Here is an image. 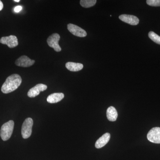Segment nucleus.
Returning a JSON list of instances; mask_svg holds the SVG:
<instances>
[{"mask_svg": "<svg viewBox=\"0 0 160 160\" xmlns=\"http://www.w3.org/2000/svg\"><path fill=\"white\" fill-rule=\"evenodd\" d=\"M147 137L149 142L160 144V127H154L150 129L147 134Z\"/></svg>", "mask_w": 160, "mask_h": 160, "instance_id": "5", "label": "nucleus"}, {"mask_svg": "<svg viewBox=\"0 0 160 160\" xmlns=\"http://www.w3.org/2000/svg\"><path fill=\"white\" fill-rule=\"evenodd\" d=\"M110 134L108 132L103 134L96 141L95 143V147L97 149H100L106 146L110 140Z\"/></svg>", "mask_w": 160, "mask_h": 160, "instance_id": "11", "label": "nucleus"}, {"mask_svg": "<svg viewBox=\"0 0 160 160\" xmlns=\"http://www.w3.org/2000/svg\"><path fill=\"white\" fill-rule=\"evenodd\" d=\"M119 18L124 22L132 26H136L139 22V20L137 17L130 15H121L119 17Z\"/></svg>", "mask_w": 160, "mask_h": 160, "instance_id": "10", "label": "nucleus"}, {"mask_svg": "<svg viewBox=\"0 0 160 160\" xmlns=\"http://www.w3.org/2000/svg\"><path fill=\"white\" fill-rule=\"evenodd\" d=\"M3 4L2 1H0V11L2 10L3 8Z\"/></svg>", "mask_w": 160, "mask_h": 160, "instance_id": "19", "label": "nucleus"}, {"mask_svg": "<svg viewBox=\"0 0 160 160\" xmlns=\"http://www.w3.org/2000/svg\"><path fill=\"white\" fill-rule=\"evenodd\" d=\"M148 36H149V38L152 40L153 42L160 45V36H159L157 34L152 31L149 32Z\"/></svg>", "mask_w": 160, "mask_h": 160, "instance_id": "16", "label": "nucleus"}, {"mask_svg": "<svg viewBox=\"0 0 160 160\" xmlns=\"http://www.w3.org/2000/svg\"><path fill=\"white\" fill-rule=\"evenodd\" d=\"M60 39L59 35L58 33H55L50 36L47 40L48 46L49 47L53 48L55 51L58 52L62 50V49L58 44Z\"/></svg>", "mask_w": 160, "mask_h": 160, "instance_id": "4", "label": "nucleus"}, {"mask_svg": "<svg viewBox=\"0 0 160 160\" xmlns=\"http://www.w3.org/2000/svg\"><path fill=\"white\" fill-rule=\"evenodd\" d=\"M22 9V7L21 6H16L14 9V11L15 12H19Z\"/></svg>", "mask_w": 160, "mask_h": 160, "instance_id": "18", "label": "nucleus"}, {"mask_svg": "<svg viewBox=\"0 0 160 160\" xmlns=\"http://www.w3.org/2000/svg\"><path fill=\"white\" fill-rule=\"evenodd\" d=\"M33 123V120L31 118H27L24 121L22 128V135L23 138L27 139L30 137L32 132Z\"/></svg>", "mask_w": 160, "mask_h": 160, "instance_id": "3", "label": "nucleus"}, {"mask_svg": "<svg viewBox=\"0 0 160 160\" xmlns=\"http://www.w3.org/2000/svg\"><path fill=\"white\" fill-rule=\"evenodd\" d=\"M35 61L31 60L26 56H22L16 61L15 64L18 66L22 67H30L33 65Z\"/></svg>", "mask_w": 160, "mask_h": 160, "instance_id": "8", "label": "nucleus"}, {"mask_svg": "<svg viewBox=\"0 0 160 160\" xmlns=\"http://www.w3.org/2000/svg\"><path fill=\"white\" fill-rule=\"evenodd\" d=\"M22 82V78L19 75H11L7 78L2 86L1 90L3 93H10L17 89Z\"/></svg>", "mask_w": 160, "mask_h": 160, "instance_id": "1", "label": "nucleus"}, {"mask_svg": "<svg viewBox=\"0 0 160 160\" xmlns=\"http://www.w3.org/2000/svg\"><path fill=\"white\" fill-rule=\"evenodd\" d=\"M14 126V122L12 120H10L3 124L1 127L0 131V135L2 140L6 141L10 138L13 132Z\"/></svg>", "mask_w": 160, "mask_h": 160, "instance_id": "2", "label": "nucleus"}, {"mask_svg": "<svg viewBox=\"0 0 160 160\" xmlns=\"http://www.w3.org/2000/svg\"><path fill=\"white\" fill-rule=\"evenodd\" d=\"M67 28L70 32L76 36L84 38L87 35V32L84 29L72 24H69L67 25Z\"/></svg>", "mask_w": 160, "mask_h": 160, "instance_id": "6", "label": "nucleus"}, {"mask_svg": "<svg viewBox=\"0 0 160 160\" xmlns=\"http://www.w3.org/2000/svg\"><path fill=\"white\" fill-rule=\"evenodd\" d=\"M96 2V0H81L80 1V4L81 6L86 8H90L94 6Z\"/></svg>", "mask_w": 160, "mask_h": 160, "instance_id": "15", "label": "nucleus"}, {"mask_svg": "<svg viewBox=\"0 0 160 160\" xmlns=\"http://www.w3.org/2000/svg\"><path fill=\"white\" fill-rule=\"evenodd\" d=\"M66 67L69 71L77 72L83 69V65L81 63L68 62L66 63Z\"/></svg>", "mask_w": 160, "mask_h": 160, "instance_id": "14", "label": "nucleus"}, {"mask_svg": "<svg viewBox=\"0 0 160 160\" xmlns=\"http://www.w3.org/2000/svg\"><path fill=\"white\" fill-rule=\"evenodd\" d=\"M47 88V86L43 84H37L34 87L29 89L28 92V96L30 98H35L41 92L46 90Z\"/></svg>", "mask_w": 160, "mask_h": 160, "instance_id": "9", "label": "nucleus"}, {"mask_svg": "<svg viewBox=\"0 0 160 160\" xmlns=\"http://www.w3.org/2000/svg\"><path fill=\"white\" fill-rule=\"evenodd\" d=\"M14 2H20V0H14Z\"/></svg>", "mask_w": 160, "mask_h": 160, "instance_id": "20", "label": "nucleus"}, {"mask_svg": "<svg viewBox=\"0 0 160 160\" xmlns=\"http://www.w3.org/2000/svg\"><path fill=\"white\" fill-rule=\"evenodd\" d=\"M146 3L149 6L154 7L160 6V0H147Z\"/></svg>", "mask_w": 160, "mask_h": 160, "instance_id": "17", "label": "nucleus"}, {"mask_svg": "<svg viewBox=\"0 0 160 160\" xmlns=\"http://www.w3.org/2000/svg\"><path fill=\"white\" fill-rule=\"evenodd\" d=\"M106 115L108 119L110 122L116 121L118 117V112L113 106H110L106 111Z\"/></svg>", "mask_w": 160, "mask_h": 160, "instance_id": "13", "label": "nucleus"}, {"mask_svg": "<svg viewBox=\"0 0 160 160\" xmlns=\"http://www.w3.org/2000/svg\"><path fill=\"white\" fill-rule=\"evenodd\" d=\"M0 42L7 45L10 48H14L18 45L17 38L14 35L2 37L0 39Z\"/></svg>", "mask_w": 160, "mask_h": 160, "instance_id": "7", "label": "nucleus"}, {"mask_svg": "<svg viewBox=\"0 0 160 160\" xmlns=\"http://www.w3.org/2000/svg\"><path fill=\"white\" fill-rule=\"evenodd\" d=\"M64 94L62 92L53 93L49 95L47 98V101L49 103H56L60 102L64 98Z\"/></svg>", "mask_w": 160, "mask_h": 160, "instance_id": "12", "label": "nucleus"}]
</instances>
